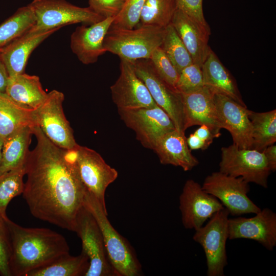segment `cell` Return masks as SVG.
<instances>
[{"instance_id":"obj_1","label":"cell","mask_w":276,"mask_h":276,"mask_svg":"<svg viewBox=\"0 0 276 276\" xmlns=\"http://www.w3.org/2000/svg\"><path fill=\"white\" fill-rule=\"evenodd\" d=\"M32 131L37 144L25 164L24 198L34 217L74 232L86 189L76 167L75 148L57 146L38 126Z\"/></svg>"},{"instance_id":"obj_2","label":"cell","mask_w":276,"mask_h":276,"mask_svg":"<svg viewBox=\"0 0 276 276\" xmlns=\"http://www.w3.org/2000/svg\"><path fill=\"white\" fill-rule=\"evenodd\" d=\"M11 242L9 267L11 276H26L62 255L69 253L64 237L49 228L21 226L7 217Z\"/></svg>"},{"instance_id":"obj_3","label":"cell","mask_w":276,"mask_h":276,"mask_svg":"<svg viewBox=\"0 0 276 276\" xmlns=\"http://www.w3.org/2000/svg\"><path fill=\"white\" fill-rule=\"evenodd\" d=\"M83 205L91 213L101 231L107 254L117 276H139L141 265L126 239L112 226L107 212L86 189Z\"/></svg>"},{"instance_id":"obj_4","label":"cell","mask_w":276,"mask_h":276,"mask_svg":"<svg viewBox=\"0 0 276 276\" xmlns=\"http://www.w3.org/2000/svg\"><path fill=\"white\" fill-rule=\"evenodd\" d=\"M135 28L122 29L110 27L103 42L105 52L131 62L149 59L152 52L160 47L165 28L142 25Z\"/></svg>"},{"instance_id":"obj_5","label":"cell","mask_w":276,"mask_h":276,"mask_svg":"<svg viewBox=\"0 0 276 276\" xmlns=\"http://www.w3.org/2000/svg\"><path fill=\"white\" fill-rule=\"evenodd\" d=\"M29 4L35 16V24L29 30L32 32L78 23L89 25L104 19L89 7H80L65 0H33Z\"/></svg>"},{"instance_id":"obj_6","label":"cell","mask_w":276,"mask_h":276,"mask_svg":"<svg viewBox=\"0 0 276 276\" xmlns=\"http://www.w3.org/2000/svg\"><path fill=\"white\" fill-rule=\"evenodd\" d=\"M229 212L225 208L215 213L209 222L195 230L193 239L203 248L208 276H224L227 264L226 243L228 239Z\"/></svg>"},{"instance_id":"obj_7","label":"cell","mask_w":276,"mask_h":276,"mask_svg":"<svg viewBox=\"0 0 276 276\" xmlns=\"http://www.w3.org/2000/svg\"><path fill=\"white\" fill-rule=\"evenodd\" d=\"M202 188L217 198L232 216L255 214L261 210L248 197L249 183L240 177L214 172L205 177Z\"/></svg>"},{"instance_id":"obj_8","label":"cell","mask_w":276,"mask_h":276,"mask_svg":"<svg viewBox=\"0 0 276 276\" xmlns=\"http://www.w3.org/2000/svg\"><path fill=\"white\" fill-rule=\"evenodd\" d=\"M89 258L85 276H117L109 260L100 228L91 213L83 205L75 220L74 231Z\"/></svg>"},{"instance_id":"obj_9","label":"cell","mask_w":276,"mask_h":276,"mask_svg":"<svg viewBox=\"0 0 276 276\" xmlns=\"http://www.w3.org/2000/svg\"><path fill=\"white\" fill-rule=\"evenodd\" d=\"M219 171L227 175L242 178L248 183L254 182L264 188L271 171L262 151L254 149H241L234 144L221 148Z\"/></svg>"},{"instance_id":"obj_10","label":"cell","mask_w":276,"mask_h":276,"mask_svg":"<svg viewBox=\"0 0 276 276\" xmlns=\"http://www.w3.org/2000/svg\"><path fill=\"white\" fill-rule=\"evenodd\" d=\"M118 111L121 119L134 131L142 145L152 150L162 136L176 129L169 116L157 105Z\"/></svg>"},{"instance_id":"obj_11","label":"cell","mask_w":276,"mask_h":276,"mask_svg":"<svg viewBox=\"0 0 276 276\" xmlns=\"http://www.w3.org/2000/svg\"><path fill=\"white\" fill-rule=\"evenodd\" d=\"M132 63L136 75L147 87L154 102L169 116L176 129L185 132L181 94L158 76L149 59H139Z\"/></svg>"},{"instance_id":"obj_12","label":"cell","mask_w":276,"mask_h":276,"mask_svg":"<svg viewBox=\"0 0 276 276\" xmlns=\"http://www.w3.org/2000/svg\"><path fill=\"white\" fill-rule=\"evenodd\" d=\"M64 94L53 90L40 106L35 109L38 126L46 136L57 146L72 150L78 145L73 131L64 115L62 103Z\"/></svg>"},{"instance_id":"obj_13","label":"cell","mask_w":276,"mask_h":276,"mask_svg":"<svg viewBox=\"0 0 276 276\" xmlns=\"http://www.w3.org/2000/svg\"><path fill=\"white\" fill-rule=\"evenodd\" d=\"M75 151L76 165L82 183L107 211L105 192L118 177V171L92 149L78 145Z\"/></svg>"},{"instance_id":"obj_14","label":"cell","mask_w":276,"mask_h":276,"mask_svg":"<svg viewBox=\"0 0 276 276\" xmlns=\"http://www.w3.org/2000/svg\"><path fill=\"white\" fill-rule=\"evenodd\" d=\"M181 220L186 229L196 230L215 213L224 207L219 200L206 193L197 182L187 180L179 196Z\"/></svg>"},{"instance_id":"obj_15","label":"cell","mask_w":276,"mask_h":276,"mask_svg":"<svg viewBox=\"0 0 276 276\" xmlns=\"http://www.w3.org/2000/svg\"><path fill=\"white\" fill-rule=\"evenodd\" d=\"M214 102L220 127L231 133L233 144L241 149H252L250 110L225 95L214 92Z\"/></svg>"},{"instance_id":"obj_16","label":"cell","mask_w":276,"mask_h":276,"mask_svg":"<svg viewBox=\"0 0 276 276\" xmlns=\"http://www.w3.org/2000/svg\"><path fill=\"white\" fill-rule=\"evenodd\" d=\"M120 74L110 86L111 98L118 110L153 107L157 104L144 83L136 75L133 63L121 59Z\"/></svg>"},{"instance_id":"obj_17","label":"cell","mask_w":276,"mask_h":276,"mask_svg":"<svg viewBox=\"0 0 276 276\" xmlns=\"http://www.w3.org/2000/svg\"><path fill=\"white\" fill-rule=\"evenodd\" d=\"M228 239L255 240L269 250L276 246V214L264 208L250 218H229Z\"/></svg>"},{"instance_id":"obj_18","label":"cell","mask_w":276,"mask_h":276,"mask_svg":"<svg viewBox=\"0 0 276 276\" xmlns=\"http://www.w3.org/2000/svg\"><path fill=\"white\" fill-rule=\"evenodd\" d=\"M114 18L107 17L88 26L82 25L73 32L71 49L83 64L95 63L106 52L103 48L104 40Z\"/></svg>"},{"instance_id":"obj_19","label":"cell","mask_w":276,"mask_h":276,"mask_svg":"<svg viewBox=\"0 0 276 276\" xmlns=\"http://www.w3.org/2000/svg\"><path fill=\"white\" fill-rule=\"evenodd\" d=\"M182 98L185 130L195 125H206L216 138L221 135L214 102V91L204 86L189 93H181Z\"/></svg>"},{"instance_id":"obj_20","label":"cell","mask_w":276,"mask_h":276,"mask_svg":"<svg viewBox=\"0 0 276 276\" xmlns=\"http://www.w3.org/2000/svg\"><path fill=\"white\" fill-rule=\"evenodd\" d=\"M171 24L189 52L193 63L201 67L211 49L208 44L210 28L200 25L177 8Z\"/></svg>"},{"instance_id":"obj_21","label":"cell","mask_w":276,"mask_h":276,"mask_svg":"<svg viewBox=\"0 0 276 276\" xmlns=\"http://www.w3.org/2000/svg\"><path fill=\"white\" fill-rule=\"evenodd\" d=\"M59 28L32 32L28 31L0 50V58L9 77L25 73L29 57L33 50Z\"/></svg>"},{"instance_id":"obj_22","label":"cell","mask_w":276,"mask_h":276,"mask_svg":"<svg viewBox=\"0 0 276 276\" xmlns=\"http://www.w3.org/2000/svg\"><path fill=\"white\" fill-rule=\"evenodd\" d=\"M153 150L162 164L180 167L185 171L191 170L199 164L188 147L185 132L176 129L162 136Z\"/></svg>"},{"instance_id":"obj_23","label":"cell","mask_w":276,"mask_h":276,"mask_svg":"<svg viewBox=\"0 0 276 276\" xmlns=\"http://www.w3.org/2000/svg\"><path fill=\"white\" fill-rule=\"evenodd\" d=\"M201 70L204 86L246 106L234 77L211 49L201 66Z\"/></svg>"},{"instance_id":"obj_24","label":"cell","mask_w":276,"mask_h":276,"mask_svg":"<svg viewBox=\"0 0 276 276\" xmlns=\"http://www.w3.org/2000/svg\"><path fill=\"white\" fill-rule=\"evenodd\" d=\"M38 126L35 109L20 104L5 93H0V137H6L25 127Z\"/></svg>"},{"instance_id":"obj_25","label":"cell","mask_w":276,"mask_h":276,"mask_svg":"<svg viewBox=\"0 0 276 276\" xmlns=\"http://www.w3.org/2000/svg\"><path fill=\"white\" fill-rule=\"evenodd\" d=\"M5 93L16 102L35 109L40 106L48 95L39 77L25 73L9 77Z\"/></svg>"},{"instance_id":"obj_26","label":"cell","mask_w":276,"mask_h":276,"mask_svg":"<svg viewBox=\"0 0 276 276\" xmlns=\"http://www.w3.org/2000/svg\"><path fill=\"white\" fill-rule=\"evenodd\" d=\"M32 128H21L4 139L0 163V175L25 165L33 134Z\"/></svg>"},{"instance_id":"obj_27","label":"cell","mask_w":276,"mask_h":276,"mask_svg":"<svg viewBox=\"0 0 276 276\" xmlns=\"http://www.w3.org/2000/svg\"><path fill=\"white\" fill-rule=\"evenodd\" d=\"M89 266V258L81 251L77 256L61 255L49 264L32 270L26 276H85Z\"/></svg>"},{"instance_id":"obj_28","label":"cell","mask_w":276,"mask_h":276,"mask_svg":"<svg viewBox=\"0 0 276 276\" xmlns=\"http://www.w3.org/2000/svg\"><path fill=\"white\" fill-rule=\"evenodd\" d=\"M252 126V149L262 151L276 142V110L264 112L250 110Z\"/></svg>"},{"instance_id":"obj_29","label":"cell","mask_w":276,"mask_h":276,"mask_svg":"<svg viewBox=\"0 0 276 276\" xmlns=\"http://www.w3.org/2000/svg\"><path fill=\"white\" fill-rule=\"evenodd\" d=\"M35 22V14L30 4L17 9L0 25V50L29 31Z\"/></svg>"},{"instance_id":"obj_30","label":"cell","mask_w":276,"mask_h":276,"mask_svg":"<svg viewBox=\"0 0 276 276\" xmlns=\"http://www.w3.org/2000/svg\"><path fill=\"white\" fill-rule=\"evenodd\" d=\"M176 9L175 0H146L137 25L165 28L171 23Z\"/></svg>"},{"instance_id":"obj_31","label":"cell","mask_w":276,"mask_h":276,"mask_svg":"<svg viewBox=\"0 0 276 276\" xmlns=\"http://www.w3.org/2000/svg\"><path fill=\"white\" fill-rule=\"evenodd\" d=\"M160 47L178 73L193 63L189 52L171 23L165 28Z\"/></svg>"},{"instance_id":"obj_32","label":"cell","mask_w":276,"mask_h":276,"mask_svg":"<svg viewBox=\"0 0 276 276\" xmlns=\"http://www.w3.org/2000/svg\"><path fill=\"white\" fill-rule=\"evenodd\" d=\"M26 174L25 165L0 175V217L6 218L7 207L15 197L22 194Z\"/></svg>"},{"instance_id":"obj_33","label":"cell","mask_w":276,"mask_h":276,"mask_svg":"<svg viewBox=\"0 0 276 276\" xmlns=\"http://www.w3.org/2000/svg\"><path fill=\"white\" fill-rule=\"evenodd\" d=\"M146 0H125L123 7L115 17L111 27L132 29L140 22L141 13Z\"/></svg>"},{"instance_id":"obj_34","label":"cell","mask_w":276,"mask_h":276,"mask_svg":"<svg viewBox=\"0 0 276 276\" xmlns=\"http://www.w3.org/2000/svg\"><path fill=\"white\" fill-rule=\"evenodd\" d=\"M158 76L175 88L179 73L160 47L156 48L149 59Z\"/></svg>"},{"instance_id":"obj_35","label":"cell","mask_w":276,"mask_h":276,"mask_svg":"<svg viewBox=\"0 0 276 276\" xmlns=\"http://www.w3.org/2000/svg\"><path fill=\"white\" fill-rule=\"evenodd\" d=\"M203 86L204 83L201 67L192 63L179 73L175 88L183 94L196 91Z\"/></svg>"},{"instance_id":"obj_36","label":"cell","mask_w":276,"mask_h":276,"mask_svg":"<svg viewBox=\"0 0 276 276\" xmlns=\"http://www.w3.org/2000/svg\"><path fill=\"white\" fill-rule=\"evenodd\" d=\"M6 218L0 217V275L2 276H11L9 267L11 242L5 222Z\"/></svg>"},{"instance_id":"obj_37","label":"cell","mask_w":276,"mask_h":276,"mask_svg":"<svg viewBox=\"0 0 276 276\" xmlns=\"http://www.w3.org/2000/svg\"><path fill=\"white\" fill-rule=\"evenodd\" d=\"M125 0H88L89 7L104 18L116 17L122 9Z\"/></svg>"},{"instance_id":"obj_38","label":"cell","mask_w":276,"mask_h":276,"mask_svg":"<svg viewBox=\"0 0 276 276\" xmlns=\"http://www.w3.org/2000/svg\"><path fill=\"white\" fill-rule=\"evenodd\" d=\"M177 8L204 27L210 28L203 13V0H175Z\"/></svg>"},{"instance_id":"obj_39","label":"cell","mask_w":276,"mask_h":276,"mask_svg":"<svg viewBox=\"0 0 276 276\" xmlns=\"http://www.w3.org/2000/svg\"><path fill=\"white\" fill-rule=\"evenodd\" d=\"M194 133L203 141L208 147L213 142L214 139L216 138L210 128L204 125H200Z\"/></svg>"},{"instance_id":"obj_40","label":"cell","mask_w":276,"mask_h":276,"mask_svg":"<svg viewBox=\"0 0 276 276\" xmlns=\"http://www.w3.org/2000/svg\"><path fill=\"white\" fill-rule=\"evenodd\" d=\"M271 172L276 170V146L274 144L266 147L263 151Z\"/></svg>"},{"instance_id":"obj_41","label":"cell","mask_w":276,"mask_h":276,"mask_svg":"<svg viewBox=\"0 0 276 276\" xmlns=\"http://www.w3.org/2000/svg\"><path fill=\"white\" fill-rule=\"evenodd\" d=\"M187 142L190 150H205L208 148L206 144L194 133L187 138Z\"/></svg>"},{"instance_id":"obj_42","label":"cell","mask_w":276,"mask_h":276,"mask_svg":"<svg viewBox=\"0 0 276 276\" xmlns=\"http://www.w3.org/2000/svg\"><path fill=\"white\" fill-rule=\"evenodd\" d=\"M8 78L6 67L0 58V93H5Z\"/></svg>"},{"instance_id":"obj_43","label":"cell","mask_w":276,"mask_h":276,"mask_svg":"<svg viewBox=\"0 0 276 276\" xmlns=\"http://www.w3.org/2000/svg\"><path fill=\"white\" fill-rule=\"evenodd\" d=\"M4 139L0 137V163L2 158V152Z\"/></svg>"}]
</instances>
